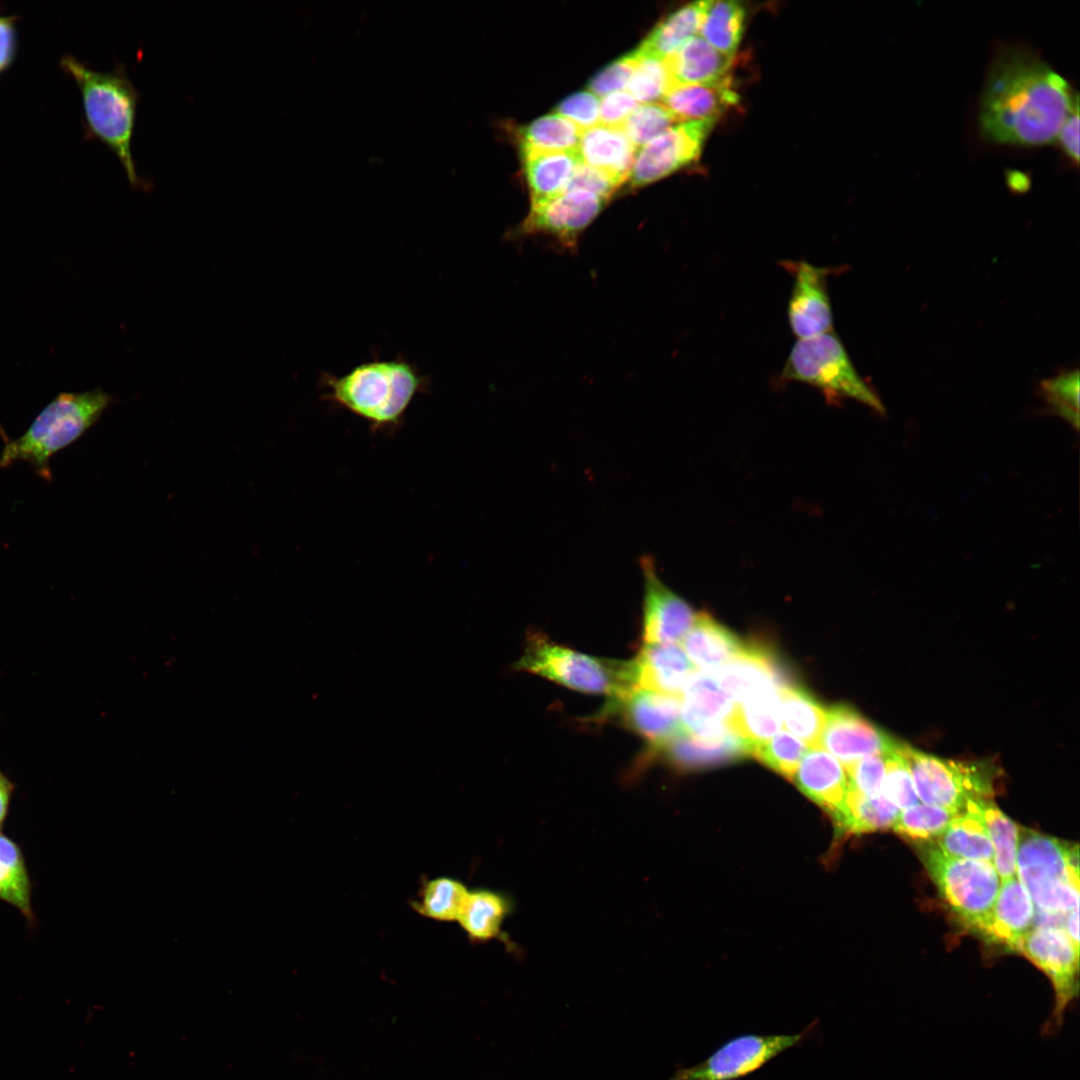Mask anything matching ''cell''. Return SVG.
<instances>
[{
	"instance_id": "cell-1",
	"label": "cell",
	"mask_w": 1080,
	"mask_h": 1080,
	"mask_svg": "<svg viewBox=\"0 0 1080 1080\" xmlns=\"http://www.w3.org/2000/svg\"><path fill=\"white\" fill-rule=\"evenodd\" d=\"M1078 105V94L1047 63L1023 48H1008L996 57L988 73L980 129L994 143L1050 144Z\"/></svg>"
},
{
	"instance_id": "cell-2",
	"label": "cell",
	"mask_w": 1080,
	"mask_h": 1080,
	"mask_svg": "<svg viewBox=\"0 0 1080 1080\" xmlns=\"http://www.w3.org/2000/svg\"><path fill=\"white\" fill-rule=\"evenodd\" d=\"M322 398L366 421L372 431L398 428L419 394L429 390V378L402 355L359 363L343 375L323 373Z\"/></svg>"
},
{
	"instance_id": "cell-3",
	"label": "cell",
	"mask_w": 1080,
	"mask_h": 1080,
	"mask_svg": "<svg viewBox=\"0 0 1080 1080\" xmlns=\"http://www.w3.org/2000/svg\"><path fill=\"white\" fill-rule=\"evenodd\" d=\"M60 64L80 90L88 136L101 140L116 154L132 186H150L138 174L132 156L139 92L125 66L118 63L113 70L102 72L73 56H64Z\"/></svg>"
},
{
	"instance_id": "cell-4",
	"label": "cell",
	"mask_w": 1080,
	"mask_h": 1080,
	"mask_svg": "<svg viewBox=\"0 0 1080 1080\" xmlns=\"http://www.w3.org/2000/svg\"><path fill=\"white\" fill-rule=\"evenodd\" d=\"M111 402L112 397L101 389L81 393L62 392L45 406L18 438H8L0 428L4 439L0 468L22 461L38 477L50 482L51 458L89 430Z\"/></svg>"
},
{
	"instance_id": "cell-5",
	"label": "cell",
	"mask_w": 1080,
	"mask_h": 1080,
	"mask_svg": "<svg viewBox=\"0 0 1080 1080\" xmlns=\"http://www.w3.org/2000/svg\"><path fill=\"white\" fill-rule=\"evenodd\" d=\"M1017 876L1034 908V926L1064 929L1069 912L1079 906V848L1030 830L1020 831Z\"/></svg>"
},
{
	"instance_id": "cell-6",
	"label": "cell",
	"mask_w": 1080,
	"mask_h": 1080,
	"mask_svg": "<svg viewBox=\"0 0 1080 1080\" xmlns=\"http://www.w3.org/2000/svg\"><path fill=\"white\" fill-rule=\"evenodd\" d=\"M514 666L566 688L605 695L613 701L638 689L634 659L623 661L591 656L555 643L541 633L529 635Z\"/></svg>"
},
{
	"instance_id": "cell-7",
	"label": "cell",
	"mask_w": 1080,
	"mask_h": 1080,
	"mask_svg": "<svg viewBox=\"0 0 1080 1080\" xmlns=\"http://www.w3.org/2000/svg\"><path fill=\"white\" fill-rule=\"evenodd\" d=\"M781 378L813 386L832 398H851L883 412L881 400L856 371L838 336L830 331L798 339L784 364Z\"/></svg>"
},
{
	"instance_id": "cell-8",
	"label": "cell",
	"mask_w": 1080,
	"mask_h": 1080,
	"mask_svg": "<svg viewBox=\"0 0 1080 1080\" xmlns=\"http://www.w3.org/2000/svg\"><path fill=\"white\" fill-rule=\"evenodd\" d=\"M922 856L942 898L963 923L977 931L1001 885L993 864L950 856L935 844L927 846Z\"/></svg>"
},
{
	"instance_id": "cell-9",
	"label": "cell",
	"mask_w": 1080,
	"mask_h": 1080,
	"mask_svg": "<svg viewBox=\"0 0 1080 1080\" xmlns=\"http://www.w3.org/2000/svg\"><path fill=\"white\" fill-rule=\"evenodd\" d=\"M920 802L961 812L974 801L988 799L991 782L977 764L941 759L902 743Z\"/></svg>"
},
{
	"instance_id": "cell-10",
	"label": "cell",
	"mask_w": 1080,
	"mask_h": 1080,
	"mask_svg": "<svg viewBox=\"0 0 1080 1080\" xmlns=\"http://www.w3.org/2000/svg\"><path fill=\"white\" fill-rule=\"evenodd\" d=\"M816 1021L795 1034H743L718 1047L702 1062L677 1070L668 1080H737L761 1069L798 1045Z\"/></svg>"
},
{
	"instance_id": "cell-11",
	"label": "cell",
	"mask_w": 1080,
	"mask_h": 1080,
	"mask_svg": "<svg viewBox=\"0 0 1080 1080\" xmlns=\"http://www.w3.org/2000/svg\"><path fill=\"white\" fill-rule=\"evenodd\" d=\"M1016 952L1042 970L1052 984L1054 1006L1043 1031L1055 1032L1078 995L1079 949L1063 928L1034 926L1022 938Z\"/></svg>"
},
{
	"instance_id": "cell-12",
	"label": "cell",
	"mask_w": 1080,
	"mask_h": 1080,
	"mask_svg": "<svg viewBox=\"0 0 1080 1080\" xmlns=\"http://www.w3.org/2000/svg\"><path fill=\"white\" fill-rule=\"evenodd\" d=\"M716 121L678 123L643 145L631 168V185L649 184L696 161Z\"/></svg>"
},
{
	"instance_id": "cell-13",
	"label": "cell",
	"mask_w": 1080,
	"mask_h": 1080,
	"mask_svg": "<svg viewBox=\"0 0 1080 1080\" xmlns=\"http://www.w3.org/2000/svg\"><path fill=\"white\" fill-rule=\"evenodd\" d=\"M606 202V199L581 189L532 202L522 231L550 235L565 247H575L581 232L597 217Z\"/></svg>"
},
{
	"instance_id": "cell-14",
	"label": "cell",
	"mask_w": 1080,
	"mask_h": 1080,
	"mask_svg": "<svg viewBox=\"0 0 1080 1080\" xmlns=\"http://www.w3.org/2000/svg\"><path fill=\"white\" fill-rule=\"evenodd\" d=\"M783 264L793 276L787 305L793 334L798 339H805L832 331L833 313L827 285L830 269L806 261Z\"/></svg>"
},
{
	"instance_id": "cell-15",
	"label": "cell",
	"mask_w": 1080,
	"mask_h": 1080,
	"mask_svg": "<svg viewBox=\"0 0 1080 1080\" xmlns=\"http://www.w3.org/2000/svg\"><path fill=\"white\" fill-rule=\"evenodd\" d=\"M641 568L644 577V644H675L682 641L698 612L663 583L651 559L642 558Z\"/></svg>"
},
{
	"instance_id": "cell-16",
	"label": "cell",
	"mask_w": 1080,
	"mask_h": 1080,
	"mask_svg": "<svg viewBox=\"0 0 1080 1080\" xmlns=\"http://www.w3.org/2000/svg\"><path fill=\"white\" fill-rule=\"evenodd\" d=\"M899 744L848 705L836 704L826 710L820 747L838 758L843 767L870 755L890 753Z\"/></svg>"
},
{
	"instance_id": "cell-17",
	"label": "cell",
	"mask_w": 1080,
	"mask_h": 1080,
	"mask_svg": "<svg viewBox=\"0 0 1080 1080\" xmlns=\"http://www.w3.org/2000/svg\"><path fill=\"white\" fill-rule=\"evenodd\" d=\"M712 676L735 703L793 684L775 654L760 643H744L742 650Z\"/></svg>"
},
{
	"instance_id": "cell-18",
	"label": "cell",
	"mask_w": 1080,
	"mask_h": 1080,
	"mask_svg": "<svg viewBox=\"0 0 1080 1080\" xmlns=\"http://www.w3.org/2000/svg\"><path fill=\"white\" fill-rule=\"evenodd\" d=\"M613 702L619 706L624 726L645 739L649 750L686 732L678 697L638 688Z\"/></svg>"
},
{
	"instance_id": "cell-19",
	"label": "cell",
	"mask_w": 1080,
	"mask_h": 1080,
	"mask_svg": "<svg viewBox=\"0 0 1080 1080\" xmlns=\"http://www.w3.org/2000/svg\"><path fill=\"white\" fill-rule=\"evenodd\" d=\"M681 720L687 733L716 738L732 732L730 717L735 702L710 673H694L680 696Z\"/></svg>"
},
{
	"instance_id": "cell-20",
	"label": "cell",
	"mask_w": 1080,
	"mask_h": 1080,
	"mask_svg": "<svg viewBox=\"0 0 1080 1080\" xmlns=\"http://www.w3.org/2000/svg\"><path fill=\"white\" fill-rule=\"evenodd\" d=\"M755 745L730 732L716 738H700L684 732L665 744L650 749L679 772L718 767L753 756Z\"/></svg>"
},
{
	"instance_id": "cell-21",
	"label": "cell",
	"mask_w": 1080,
	"mask_h": 1080,
	"mask_svg": "<svg viewBox=\"0 0 1080 1080\" xmlns=\"http://www.w3.org/2000/svg\"><path fill=\"white\" fill-rule=\"evenodd\" d=\"M1035 908L1018 876L1001 882L995 903L977 929L991 943L1016 951L1034 927Z\"/></svg>"
},
{
	"instance_id": "cell-22",
	"label": "cell",
	"mask_w": 1080,
	"mask_h": 1080,
	"mask_svg": "<svg viewBox=\"0 0 1080 1080\" xmlns=\"http://www.w3.org/2000/svg\"><path fill=\"white\" fill-rule=\"evenodd\" d=\"M798 788L833 818L842 810L848 780L841 763L823 748H809L792 779Z\"/></svg>"
},
{
	"instance_id": "cell-23",
	"label": "cell",
	"mask_w": 1080,
	"mask_h": 1080,
	"mask_svg": "<svg viewBox=\"0 0 1080 1080\" xmlns=\"http://www.w3.org/2000/svg\"><path fill=\"white\" fill-rule=\"evenodd\" d=\"M634 662L638 688L678 698L687 680L697 672L677 644H644Z\"/></svg>"
},
{
	"instance_id": "cell-24",
	"label": "cell",
	"mask_w": 1080,
	"mask_h": 1080,
	"mask_svg": "<svg viewBox=\"0 0 1080 1080\" xmlns=\"http://www.w3.org/2000/svg\"><path fill=\"white\" fill-rule=\"evenodd\" d=\"M637 148L620 126L597 124L581 132L580 161L622 184L630 175Z\"/></svg>"
},
{
	"instance_id": "cell-25",
	"label": "cell",
	"mask_w": 1080,
	"mask_h": 1080,
	"mask_svg": "<svg viewBox=\"0 0 1080 1080\" xmlns=\"http://www.w3.org/2000/svg\"><path fill=\"white\" fill-rule=\"evenodd\" d=\"M738 100L729 75L710 83L673 85L662 98L663 105L684 122L718 120Z\"/></svg>"
},
{
	"instance_id": "cell-26",
	"label": "cell",
	"mask_w": 1080,
	"mask_h": 1080,
	"mask_svg": "<svg viewBox=\"0 0 1080 1080\" xmlns=\"http://www.w3.org/2000/svg\"><path fill=\"white\" fill-rule=\"evenodd\" d=\"M744 643L711 615L698 612L682 648L696 668L710 673L732 660Z\"/></svg>"
},
{
	"instance_id": "cell-27",
	"label": "cell",
	"mask_w": 1080,
	"mask_h": 1080,
	"mask_svg": "<svg viewBox=\"0 0 1080 1080\" xmlns=\"http://www.w3.org/2000/svg\"><path fill=\"white\" fill-rule=\"evenodd\" d=\"M664 60L672 86L718 81L728 75L733 63V57L718 51L699 35Z\"/></svg>"
},
{
	"instance_id": "cell-28",
	"label": "cell",
	"mask_w": 1080,
	"mask_h": 1080,
	"mask_svg": "<svg viewBox=\"0 0 1080 1080\" xmlns=\"http://www.w3.org/2000/svg\"><path fill=\"white\" fill-rule=\"evenodd\" d=\"M980 801L969 803L959 812L936 838L935 845L953 857L993 864L994 849L980 810Z\"/></svg>"
},
{
	"instance_id": "cell-29",
	"label": "cell",
	"mask_w": 1080,
	"mask_h": 1080,
	"mask_svg": "<svg viewBox=\"0 0 1080 1080\" xmlns=\"http://www.w3.org/2000/svg\"><path fill=\"white\" fill-rule=\"evenodd\" d=\"M511 911L509 897L490 889H475L468 892L457 922L473 942H506L502 927Z\"/></svg>"
},
{
	"instance_id": "cell-30",
	"label": "cell",
	"mask_w": 1080,
	"mask_h": 1080,
	"mask_svg": "<svg viewBox=\"0 0 1080 1080\" xmlns=\"http://www.w3.org/2000/svg\"><path fill=\"white\" fill-rule=\"evenodd\" d=\"M531 202L564 192L581 162L576 150L521 151Z\"/></svg>"
},
{
	"instance_id": "cell-31",
	"label": "cell",
	"mask_w": 1080,
	"mask_h": 1080,
	"mask_svg": "<svg viewBox=\"0 0 1080 1080\" xmlns=\"http://www.w3.org/2000/svg\"><path fill=\"white\" fill-rule=\"evenodd\" d=\"M709 1H697L678 8L662 19L637 50L665 59L699 33Z\"/></svg>"
},
{
	"instance_id": "cell-32",
	"label": "cell",
	"mask_w": 1080,
	"mask_h": 1080,
	"mask_svg": "<svg viewBox=\"0 0 1080 1080\" xmlns=\"http://www.w3.org/2000/svg\"><path fill=\"white\" fill-rule=\"evenodd\" d=\"M782 714L779 692L770 691L735 703L729 727L738 736L760 744L780 731Z\"/></svg>"
},
{
	"instance_id": "cell-33",
	"label": "cell",
	"mask_w": 1080,
	"mask_h": 1080,
	"mask_svg": "<svg viewBox=\"0 0 1080 1080\" xmlns=\"http://www.w3.org/2000/svg\"><path fill=\"white\" fill-rule=\"evenodd\" d=\"M779 699L784 727L809 748H819L826 709L805 688L795 683L781 689Z\"/></svg>"
},
{
	"instance_id": "cell-34",
	"label": "cell",
	"mask_w": 1080,
	"mask_h": 1080,
	"mask_svg": "<svg viewBox=\"0 0 1080 1080\" xmlns=\"http://www.w3.org/2000/svg\"><path fill=\"white\" fill-rule=\"evenodd\" d=\"M899 812L882 793L864 797L847 792L844 806L834 820L842 831L858 834L892 828Z\"/></svg>"
},
{
	"instance_id": "cell-35",
	"label": "cell",
	"mask_w": 1080,
	"mask_h": 1080,
	"mask_svg": "<svg viewBox=\"0 0 1080 1080\" xmlns=\"http://www.w3.org/2000/svg\"><path fill=\"white\" fill-rule=\"evenodd\" d=\"M745 8L731 0L709 1L699 36L725 55L734 57L742 40Z\"/></svg>"
},
{
	"instance_id": "cell-36",
	"label": "cell",
	"mask_w": 1080,
	"mask_h": 1080,
	"mask_svg": "<svg viewBox=\"0 0 1080 1080\" xmlns=\"http://www.w3.org/2000/svg\"><path fill=\"white\" fill-rule=\"evenodd\" d=\"M0 900L17 908L27 921L34 920L31 884L20 847L0 832Z\"/></svg>"
},
{
	"instance_id": "cell-37",
	"label": "cell",
	"mask_w": 1080,
	"mask_h": 1080,
	"mask_svg": "<svg viewBox=\"0 0 1080 1080\" xmlns=\"http://www.w3.org/2000/svg\"><path fill=\"white\" fill-rule=\"evenodd\" d=\"M979 805L994 849L993 866L1003 882L1017 876L1020 830L1018 825L989 799L980 801Z\"/></svg>"
},
{
	"instance_id": "cell-38",
	"label": "cell",
	"mask_w": 1080,
	"mask_h": 1080,
	"mask_svg": "<svg viewBox=\"0 0 1080 1080\" xmlns=\"http://www.w3.org/2000/svg\"><path fill=\"white\" fill-rule=\"evenodd\" d=\"M582 130L559 114H548L519 131L521 151L576 150Z\"/></svg>"
},
{
	"instance_id": "cell-39",
	"label": "cell",
	"mask_w": 1080,
	"mask_h": 1080,
	"mask_svg": "<svg viewBox=\"0 0 1080 1080\" xmlns=\"http://www.w3.org/2000/svg\"><path fill=\"white\" fill-rule=\"evenodd\" d=\"M469 890L455 878L441 876L425 882L414 909L432 920L457 921Z\"/></svg>"
},
{
	"instance_id": "cell-40",
	"label": "cell",
	"mask_w": 1080,
	"mask_h": 1080,
	"mask_svg": "<svg viewBox=\"0 0 1080 1080\" xmlns=\"http://www.w3.org/2000/svg\"><path fill=\"white\" fill-rule=\"evenodd\" d=\"M959 812L918 802L900 810L892 829L913 840L936 839Z\"/></svg>"
},
{
	"instance_id": "cell-41",
	"label": "cell",
	"mask_w": 1080,
	"mask_h": 1080,
	"mask_svg": "<svg viewBox=\"0 0 1080 1080\" xmlns=\"http://www.w3.org/2000/svg\"><path fill=\"white\" fill-rule=\"evenodd\" d=\"M808 749V745L802 740L786 731H781L770 739L756 744L753 757L781 776L792 780Z\"/></svg>"
},
{
	"instance_id": "cell-42",
	"label": "cell",
	"mask_w": 1080,
	"mask_h": 1080,
	"mask_svg": "<svg viewBox=\"0 0 1080 1080\" xmlns=\"http://www.w3.org/2000/svg\"><path fill=\"white\" fill-rule=\"evenodd\" d=\"M636 51L639 60L627 84V92L637 102L654 103L662 100L672 86L665 60L641 54L637 49Z\"/></svg>"
},
{
	"instance_id": "cell-43",
	"label": "cell",
	"mask_w": 1080,
	"mask_h": 1080,
	"mask_svg": "<svg viewBox=\"0 0 1080 1080\" xmlns=\"http://www.w3.org/2000/svg\"><path fill=\"white\" fill-rule=\"evenodd\" d=\"M677 118L660 103L638 105L620 126L637 148L643 146L668 128L677 124Z\"/></svg>"
},
{
	"instance_id": "cell-44",
	"label": "cell",
	"mask_w": 1080,
	"mask_h": 1080,
	"mask_svg": "<svg viewBox=\"0 0 1080 1080\" xmlns=\"http://www.w3.org/2000/svg\"><path fill=\"white\" fill-rule=\"evenodd\" d=\"M898 747L886 754V772L881 793L900 810L919 802L908 763Z\"/></svg>"
},
{
	"instance_id": "cell-45",
	"label": "cell",
	"mask_w": 1080,
	"mask_h": 1080,
	"mask_svg": "<svg viewBox=\"0 0 1080 1080\" xmlns=\"http://www.w3.org/2000/svg\"><path fill=\"white\" fill-rule=\"evenodd\" d=\"M1046 401L1076 428L1079 423V373L1064 372L1041 384Z\"/></svg>"
},
{
	"instance_id": "cell-46",
	"label": "cell",
	"mask_w": 1080,
	"mask_h": 1080,
	"mask_svg": "<svg viewBox=\"0 0 1080 1080\" xmlns=\"http://www.w3.org/2000/svg\"><path fill=\"white\" fill-rule=\"evenodd\" d=\"M844 769L849 793L864 797L877 795L881 793L885 777L886 754L864 757Z\"/></svg>"
},
{
	"instance_id": "cell-47",
	"label": "cell",
	"mask_w": 1080,
	"mask_h": 1080,
	"mask_svg": "<svg viewBox=\"0 0 1080 1080\" xmlns=\"http://www.w3.org/2000/svg\"><path fill=\"white\" fill-rule=\"evenodd\" d=\"M638 60L639 54L636 50L615 60L591 79L590 92L596 96H605L627 87Z\"/></svg>"
},
{
	"instance_id": "cell-48",
	"label": "cell",
	"mask_w": 1080,
	"mask_h": 1080,
	"mask_svg": "<svg viewBox=\"0 0 1080 1080\" xmlns=\"http://www.w3.org/2000/svg\"><path fill=\"white\" fill-rule=\"evenodd\" d=\"M599 104L592 92L580 91L565 98L556 111L584 130L599 124Z\"/></svg>"
},
{
	"instance_id": "cell-49",
	"label": "cell",
	"mask_w": 1080,
	"mask_h": 1080,
	"mask_svg": "<svg viewBox=\"0 0 1080 1080\" xmlns=\"http://www.w3.org/2000/svg\"><path fill=\"white\" fill-rule=\"evenodd\" d=\"M620 185L621 184L611 176L580 162L564 192L581 189L609 200L610 196Z\"/></svg>"
},
{
	"instance_id": "cell-50",
	"label": "cell",
	"mask_w": 1080,
	"mask_h": 1080,
	"mask_svg": "<svg viewBox=\"0 0 1080 1080\" xmlns=\"http://www.w3.org/2000/svg\"><path fill=\"white\" fill-rule=\"evenodd\" d=\"M638 106V102L627 91L607 94L599 104L601 124L621 126L629 114Z\"/></svg>"
},
{
	"instance_id": "cell-51",
	"label": "cell",
	"mask_w": 1080,
	"mask_h": 1080,
	"mask_svg": "<svg viewBox=\"0 0 1080 1080\" xmlns=\"http://www.w3.org/2000/svg\"><path fill=\"white\" fill-rule=\"evenodd\" d=\"M1057 141L1067 156L1075 162L1079 161V105L1065 119L1059 130Z\"/></svg>"
},
{
	"instance_id": "cell-52",
	"label": "cell",
	"mask_w": 1080,
	"mask_h": 1080,
	"mask_svg": "<svg viewBox=\"0 0 1080 1080\" xmlns=\"http://www.w3.org/2000/svg\"><path fill=\"white\" fill-rule=\"evenodd\" d=\"M15 51V17L0 16V73L11 65Z\"/></svg>"
},
{
	"instance_id": "cell-53",
	"label": "cell",
	"mask_w": 1080,
	"mask_h": 1080,
	"mask_svg": "<svg viewBox=\"0 0 1080 1080\" xmlns=\"http://www.w3.org/2000/svg\"><path fill=\"white\" fill-rule=\"evenodd\" d=\"M14 783L0 770V829L6 819Z\"/></svg>"
},
{
	"instance_id": "cell-54",
	"label": "cell",
	"mask_w": 1080,
	"mask_h": 1080,
	"mask_svg": "<svg viewBox=\"0 0 1080 1080\" xmlns=\"http://www.w3.org/2000/svg\"><path fill=\"white\" fill-rule=\"evenodd\" d=\"M1064 930L1074 946L1079 949V906L1073 908L1067 915Z\"/></svg>"
}]
</instances>
